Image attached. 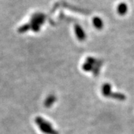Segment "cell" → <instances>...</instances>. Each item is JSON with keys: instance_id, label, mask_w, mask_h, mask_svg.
I'll return each instance as SVG.
<instances>
[{"instance_id": "obj_1", "label": "cell", "mask_w": 134, "mask_h": 134, "mask_svg": "<svg viewBox=\"0 0 134 134\" xmlns=\"http://www.w3.org/2000/svg\"><path fill=\"white\" fill-rule=\"evenodd\" d=\"M118 12L121 15L125 14L126 12H127V5L125 3H121L118 5Z\"/></svg>"}, {"instance_id": "obj_2", "label": "cell", "mask_w": 134, "mask_h": 134, "mask_svg": "<svg viewBox=\"0 0 134 134\" xmlns=\"http://www.w3.org/2000/svg\"><path fill=\"white\" fill-rule=\"evenodd\" d=\"M93 23L95 27H97V28H100V27H102V20L99 18H98V17H95L93 20Z\"/></svg>"}]
</instances>
